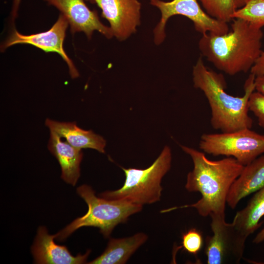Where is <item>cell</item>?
<instances>
[{"label":"cell","mask_w":264,"mask_h":264,"mask_svg":"<svg viewBox=\"0 0 264 264\" xmlns=\"http://www.w3.org/2000/svg\"><path fill=\"white\" fill-rule=\"evenodd\" d=\"M180 147L191 157L193 163V170L187 174L185 188L189 192L199 193L201 198L194 203L173 207L162 212L193 208L203 217L212 213H225L230 189L244 166L232 157L211 160L203 152L183 145Z\"/></svg>","instance_id":"6da1fadb"},{"label":"cell","mask_w":264,"mask_h":264,"mask_svg":"<svg viewBox=\"0 0 264 264\" xmlns=\"http://www.w3.org/2000/svg\"><path fill=\"white\" fill-rule=\"evenodd\" d=\"M230 31L223 35H202L198 42L202 55L218 70L229 75L250 70L262 50V28L235 18Z\"/></svg>","instance_id":"7a4b0ae2"},{"label":"cell","mask_w":264,"mask_h":264,"mask_svg":"<svg viewBox=\"0 0 264 264\" xmlns=\"http://www.w3.org/2000/svg\"><path fill=\"white\" fill-rule=\"evenodd\" d=\"M255 78L250 73L244 84V95L232 96L225 90L226 84L223 75L208 68L202 58H198L193 69L194 87L201 90L208 100L214 129L231 132L251 128L253 120L248 114V102L255 90Z\"/></svg>","instance_id":"3957f363"},{"label":"cell","mask_w":264,"mask_h":264,"mask_svg":"<svg viewBox=\"0 0 264 264\" xmlns=\"http://www.w3.org/2000/svg\"><path fill=\"white\" fill-rule=\"evenodd\" d=\"M77 193L87 204L88 210L54 235L55 239L59 241L65 240L77 229L86 226L98 228L101 233L108 238L118 224L126 222L130 216L141 211L143 207L125 201L98 197L87 184L78 187Z\"/></svg>","instance_id":"277c9868"},{"label":"cell","mask_w":264,"mask_h":264,"mask_svg":"<svg viewBox=\"0 0 264 264\" xmlns=\"http://www.w3.org/2000/svg\"><path fill=\"white\" fill-rule=\"evenodd\" d=\"M172 160L170 148L166 146L158 157L146 169L122 168L125 175L123 186L117 190L107 191L99 196L109 200L125 201L143 206L160 200L161 180L170 170Z\"/></svg>","instance_id":"5b68a950"},{"label":"cell","mask_w":264,"mask_h":264,"mask_svg":"<svg viewBox=\"0 0 264 264\" xmlns=\"http://www.w3.org/2000/svg\"><path fill=\"white\" fill-rule=\"evenodd\" d=\"M199 148L213 156L234 157L245 166L264 154V135L248 128L231 132L204 133Z\"/></svg>","instance_id":"8992f818"},{"label":"cell","mask_w":264,"mask_h":264,"mask_svg":"<svg viewBox=\"0 0 264 264\" xmlns=\"http://www.w3.org/2000/svg\"><path fill=\"white\" fill-rule=\"evenodd\" d=\"M150 4L161 13L159 22L154 30V42L160 44L166 37L165 29L168 20L175 15H182L190 19L196 31L202 35L211 33L223 35L229 31L227 23L217 20L204 11L198 0H150Z\"/></svg>","instance_id":"52a82bcc"},{"label":"cell","mask_w":264,"mask_h":264,"mask_svg":"<svg viewBox=\"0 0 264 264\" xmlns=\"http://www.w3.org/2000/svg\"><path fill=\"white\" fill-rule=\"evenodd\" d=\"M213 235L205 239V253L208 264H239L242 258L247 239L231 223L225 213H212Z\"/></svg>","instance_id":"ba28073f"},{"label":"cell","mask_w":264,"mask_h":264,"mask_svg":"<svg viewBox=\"0 0 264 264\" xmlns=\"http://www.w3.org/2000/svg\"><path fill=\"white\" fill-rule=\"evenodd\" d=\"M68 23L66 18L61 14L56 22L46 31L24 35L14 30L1 45L0 49L3 51L12 45L22 44L33 45L46 53H57L66 63L71 77L77 78L79 76V72L63 47Z\"/></svg>","instance_id":"9c48e42d"},{"label":"cell","mask_w":264,"mask_h":264,"mask_svg":"<svg viewBox=\"0 0 264 264\" xmlns=\"http://www.w3.org/2000/svg\"><path fill=\"white\" fill-rule=\"evenodd\" d=\"M95 3L110 23L113 36L123 41L140 24L141 3L138 0H87Z\"/></svg>","instance_id":"30bf717a"},{"label":"cell","mask_w":264,"mask_h":264,"mask_svg":"<svg viewBox=\"0 0 264 264\" xmlns=\"http://www.w3.org/2000/svg\"><path fill=\"white\" fill-rule=\"evenodd\" d=\"M55 7L67 19L72 33L83 32L88 39L95 30L106 38L113 37L110 27L103 24L97 11L90 10L84 0H44Z\"/></svg>","instance_id":"8fae6325"},{"label":"cell","mask_w":264,"mask_h":264,"mask_svg":"<svg viewBox=\"0 0 264 264\" xmlns=\"http://www.w3.org/2000/svg\"><path fill=\"white\" fill-rule=\"evenodd\" d=\"M55 236L44 226L39 227L31 248L34 263L40 264H80L86 263L90 250L74 256L66 246L57 244Z\"/></svg>","instance_id":"7c38bea8"},{"label":"cell","mask_w":264,"mask_h":264,"mask_svg":"<svg viewBox=\"0 0 264 264\" xmlns=\"http://www.w3.org/2000/svg\"><path fill=\"white\" fill-rule=\"evenodd\" d=\"M264 187V154L244 166L229 191L226 203L235 209L241 200Z\"/></svg>","instance_id":"4fadbf2b"},{"label":"cell","mask_w":264,"mask_h":264,"mask_svg":"<svg viewBox=\"0 0 264 264\" xmlns=\"http://www.w3.org/2000/svg\"><path fill=\"white\" fill-rule=\"evenodd\" d=\"M48 149L58 161L61 168V178L75 186L80 176L82 149L76 148L66 141H63L56 132L50 131Z\"/></svg>","instance_id":"5bb4252c"},{"label":"cell","mask_w":264,"mask_h":264,"mask_svg":"<svg viewBox=\"0 0 264 264\" xmlns=\"http://www.w3.org/2000/svg\"><path fill=\"white\" fill-rule=\"evenodd\" d=\"M45 125L72 146L80 149L90 148L105 153L106 142L104 138L91 130L78 127L75 122H60L47 118Z\"/></svg>","instance_id":"9a60e30c"},{"label":"cell","mask_w":264,"mask_h":264,"mask_svg":"<svg viewBox=\"0 0 264 264\" xmlns=\"http://www.w3.org/2000/svg\"><path fill=\"white\" fill-rule=\"evenodd\" d=\"M148 240L147 234L139 232L123 238H111L107 248L89 264H124Z\"/></svg>","instance_id":"2e32d148"},{"label":"cell","mask_w":264,"mask_h":264,"mask_svg":"<svg viewBox=\"0 0 264 264\" xmlns=\"http://www.w3.org/2000/svg\"><path fill=\"white\" fill-rule=\"evenodd\" d=\"M264 216V187L255 192L247 205L237 212L232 223L247 238L260 227Z\"/></svg>","instance_id":"e0dca14e"},{"label":"cell","mask_w":264,"mask_h":264,"mask_svg":"<svg viewBox=\"0 0 264 264\" xmlns=\"http://www.w3.org/2000/svg\"><path fill=\"white\" fill-rule=\"evenodd\" d=\"M205 12L211 17L227 23L233 15L248 0H199Z\"/></svg>","instance_id":"ac0fdd59"},{"label":"cell","mask_w":264,"mask_h":264,"mask_svg":"<svg viewBox=\"0 0 264 264\" xmlns=\"http://www.w3.org/2000/svg\"><path fill=\"white\" fill-rule=\"evenodd\" d=\"M233 19L241 18L262 28L264 26V0H248L234 13Z\"/></svg>","instance_id":"d6986e66"},{"label":"cell","mask_w":264,"mask_h":264,"mask_svg":"<svg viewBox=\"0 0 264 264\" xmlns=\"http://www.w3.org/2000/svg\"><path fill=\"white\" fill-rule=\"evenodd\" d=\"M182 246L190 254L196 255L201 249L203 240L201 233L195 228H192L182 235Z\"/></svg>","instance_id":"ffe728a7"},{"label":"cell","mask_w":264,"mask_h":264,"mask_svg":"<svg viewBox=\"0 0 264 264\" xmlns=\"http://www.w3.org/2000/svg\"><path fill=\"white\" fill-rule=\"evenodd\" d=\"M248 107L257 118L259 126L264 129V95L254 91L249 97Z\"/></svg>","instance_id":"44dd1931"},{"label":"cell","mask_w":264,"mask_h":264,"mask_svg":"<svg viewBox=\"0 0 264 264\" xmlns=\"http://www.w3.org/2000/svg\"><path fill=\"white\" fill-rule=\"evenodd\" d=\"M250 71L255 77L264 75V51H262Z\"/></svg>","instance_id":"7402d4cb"},{"label":"cell","mask_w":264,"mask_h":264,"mask_svg":"<svg viewBox=\"0 0 264 264\" xmlns=\"http://www.w3.org/2000/svg\"><path fill=\"white\" fill-rule=\"evenodd\" d=\"M254 84L256 91L264 95V75L255 77Z\"/></svg>","instance_id":"603a6c76"},{"label":"cell","mask_w":264,"mask_h":264,"mask_svg":"<svg viewBox=\"0 0 264 264\" xmlns=\"http://www.w3.org/2000/svg\"><path fill=\"white\" fill-rule=\"evenodd\" d=\"M21 0H13L11 15L12 20H14L17 16L19 7Z\"/></svg>","instance_id":"cb8c5ba5"},{"label":"cell","mask_w":264,"mask_h":264,"mask_svg":"<svg viewBox=\"0 0 264 264\" xmlns=\"http://www.w3.org/2000/svg\"><path fill=\"white\" fill-rule=\"evenodd\" d=\"M264 242V227L257 234L253 241L255 244H259Z\"/></svg>","instance_id":"d4e9b609"}]
</instances>
